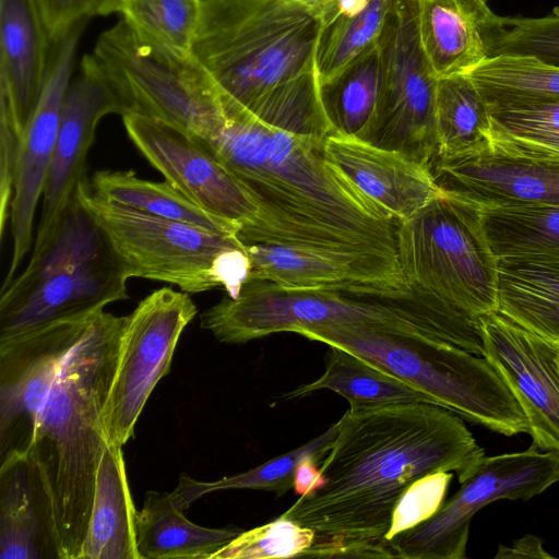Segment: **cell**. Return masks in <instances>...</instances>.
<instances>
[{
    "mask_svg": "<svg viewBox=\"0 0 559 559\" xmlns=\"http://www.w3.org/2000/svg\"><path fill=\"white\" fill-rule=\"evenodd\" d=\"M393 0H340L316 49L318 81L329 80L378 43Z\"/></svg>",
    "mask_w": 559,
    "mask_h": 559,
    "instance_id": "34",
    "label": "cell"
},
{
    "mask_svg": "<svg viewBox=\"0 0 559 559\" xmlns=\"http://www.w3.org/2000/svg\"><path fill=\"white\" fill-rule=\"evenodd\" d=\"M247 281L287 289L333 290L362 296H402L412 290L397 259L277 245H247ZM246 281V282H247Z\"/></svg>",
    "mask_w": 559,
    "mask_h": 559,
    "instance_id": "19",
    "label": "cell"
},
{
    "mask_svg": "<svg viewBox=\"0 0 559 559\" xmlns=\"http://www.w3.org/2000/svg\"><path fill=\"white\" fill-rule=\"evenodd\" d=\"M90 185L95 194L110 202L219 234L238 236V228L234 224L206 212L166 180L142 179L132 169L99 170L93 175Z\"/></svg>",
    "mask_w": 559,
    "mask_h": 559,
    "instance_id": "30",
    "label": "cell"
},
{
    "mask_svg": "<svg viewBox=\"0 0 559 559\" xmlns=\"http://www.w3.org/2000/svg\"><path fill=\"white\" fill-rule=\"evenodd\" d=\"M87 20L75 24L50 50L41 94L25 133L10 210L12 257L3 284L16 274L33 241L35 210L51 164L62 105L71 82L80 36Z\"/></svg>",
    "mask_w": 559,
    "mask_h": 559,
    "instance_id": "17",
    "label": "cell"
},
{
    "mask_svg": "<svg viewBox=\"0 0 559 559\" xmlns=\"http://www.w3.org/2000/svg\"><path fill=\"white\" fill-rule=\"evenodd\" d=\"M121 117L140 153L197 205L234 224L238 236L254 221L258 206L248 191L201 141L138 114Z\"/></svg>",
    "mask_w": 559,
    "mask_h": 559,
    "instance_id": "15",
    "label": "cell"
},
{
    "mask_svg": "<svg viewBox=\"0 0 559 559\" xmlns=\"http://www.w3.org/2000/svg\"><path fill=\"white\" fill-rule=\"evenodd\" d=\"M320 462L321 460L310 456L304 459L299 464L294 485V489L297 493H307L320 485L318 468Z\"/></svg>",
    "mask_w": 559,
    "mask_h": 559,
    "instance_id": "43",
    "label": "cell"
},
{
    "mask_svg": "<svg viewBox=\"0 0 559 559\" xmlns=\"http://www.w3.org/2000/svg\"><path fill=\"white\" fill-rule=\"evenodd\" d=\"M124 270L75 197L56 230L0 295V338L129 298Z\"/></svg>",
    "mask_w": 559,
    "mask_h": 559,
    "instance_id": "7",
    "label": "cell"
},
{
    "mask_svg": "<svg viewBox=\"0 0 559 559\" xmlns=\"http://www.w3.org/2000/svg\"><path fill=\"white\" fill-rule=\"evenodd\" d=\"M324 23L304 0H202L195 58L251 114L278 85L316 70Z\"/></svg>",
    "mask_w": 559,
    "mask_h": 559,
    "instance_id": "5",
    "label": "cell"
},
{
    "mask_svg": "<svg viewBox=\"0 0 559 559\" xmlns=\"http://www.w3.org/2000/svg\"><path fill=\"white\" fill-rule=\"evenodd\" d=\"M380 91L365 142L430 167L438 153L436 85L413 0H393L378 39Z\"/></svg>",
    "mask_w": 559,
    "mask_h": 559,
    "instance_id": "12",
    "label": "cell"
},
{
    "mask_svg": "<svg viewBox=\"0 0 559 559\" xmlns=\"http://www.w3.org/2000/svg\"><path fill=\"white\" fill-rule=\"evenodd\" d=\"M490 109L559 100V67L527 55H497L467 72Z\"/></svg>",
    "mask_w": 559,
    "mask_h": 559,
    "instance_id": "32",
    "label": "cell"
},
{
    "mask_svg": "<svg viewBox=\"0 0 559 559\" xmlns=\"http://www.w3.org/2000/svg\"><path fill=\"white\" fill-rule=\"evenodd\" d=\"M380 91L378 43L329 80L319 82V95L333 133L366 141ZM332 133V134H333Z\"/></svg>",
    "mask_w": 559,
    "mask_h": 559,
    "instance_id": "29",
    "label": "cell"
},
{
    "mask_svg": "<svg viewBox=\"0 0 559 559\" xmlns=\"http://www.w3.org/2000/svg\"><path fill=\"white\" fill-rule=\"evenodd\" d=\"M126 322L94 313L59 366L25 452L46 496L58 559H81Z\"/></svg>",
    "mask_w": 559,
    "mask_h": 559,
    "instance_id": "3",
    "label": "cell"
},
{
    "mask_svg": "<svg viewBox=\"0 0 559 559\" xmlns=\"http://www.w3.org/2000/svg\"><path fill=\"white\" fill-rule=\"evenodd\" d=\"M542 546V542L534 536H526L516 540L512 547L500 549L497 557H549Z\"/></svg>",
    "mask_w": 559,
    "mask_h": 559,
    "instance_id": "44",
    "label": "cell"
},
{
    "mask_svg": "<svg viewBox=\"0 0 559 559\" xmlns=\"http://www.w3.org/2000/svg\"><path fill=\"white\" fill-rule=\"evenodd\" d=\"M128 278L166 282L199 294L223 287L235 298L248 280L250 259L237 235L147 214L95 194L88 178L76 189Z\"/></svg>",
    "mask_w": 559,
    "mask_h": 559,
    "instance_id": "8",
    "label": "cell"
},
{
    "mask_svg": "<svg viewBox=\"0 0 559 559\" xmlns=\"http://www.w3.org/2000/svg\"><path fill=\"white\" fill-rule=\"evenodd\" d=\"M109 114L121 116V104L83 56L81 73L71 80L66 92L33 250L48 241L74 201L79 185L86 178V159L95 141L97 124Z\"/></svg>",
    "mask_w": 559,
    "mask_h": 559,
    "instance_id": "20",
    "label": "cell"
},
{
    "mask_svg": "<svg viewBox=\"0 0 559 559\" xmlns=\"http://www.w3.org/2000/svg\"><path fill=\"white\" fill-rule=\"evenodd\" d=\"M136 512L121 447L107 441L97 467L81 559H140Z\"/></svg>",
    "mask_w": 559,
    "mask_h": 559,
    "instance_id": "25",
    "label": "cell"
},
{
    "mask_svg": "<svg viewBox=\"0 0 559 559\" xmlns=\"http://www.w3.org/2000/svg\"><path fill=\"white\" fill-rule=\"evenodd\" d=\"M452 477L453 473L440 472L428 475L413 485L395 510L386 539L436 513L444 501Z\"/></svg>",
    "mask_w": 559,
    "mask_h": 559,
    "instance_id": "41",
    "label": "cell"
},
{
    "mask_svg": "<svg viewBox=\"0 0 559 559\" xmlns=\"http://www.w3.org/2000/svg\"><path fill=\"white\" fill-rule=\"evenodd\" d=\"M436 123V157L471 154L492 145L489 108L467 73L437 79Z\"/></svg>",
    "mask_w": 559,
    "mask_h": 559,
    "instance_id": "31",
    "label": "cell"
},
{
    "mask_svg": "<svg viewBox=\"0 0 559 559\" xmlns=\"http://www.w3.org/2000/svg\"><path fill=\"white\" fill-rule=\"evenodd\" d=\"M554 346H555V352H556V361H557V365L559 368V343H554Z\"/></svg>",
    "mask_w": 559,
    "mask_h": 559,
    "instance_id": "46",
    "label": "cell"
},
{
    "mask_svg": "<svg viewBox=\"0 0 559 559\" xmlns=\"http://www.w3.org/2000/svg\"><path fill=\"white\" fill-rule=\"evenodd\" d=\"M330 160L395 222L413 217L443 191L430 169L414 159L356 138H325Z\"/></svg>",
    "mask_w": 559,
    "mask_h": 559,
    "instance_id": "22",
    "label": "cell"
},
{
    "mask_svg": "<svg viewBox=\"0 0 559 559\" xmlns=\"http://www.w3.org/2000/svg\"><path fill=\"white\" fill-rule=\"evenodd\" d=\"M497 55H527L559 67V10L544 17H504Z\"/></svg>",
    "mask_w": 559,
    "mask_h": 559,
    "instance_id": "40",
    "label": "cell"
},
{
    "mask_svg": "<svg viewBox=\"0 0 559 559\" xmlns=\"http://www.w3.org/2000/svg\"><path fill=\"white\" fill-rule=\"evenodd\" d=\"M51 40L37 0H0V152L21 153L44 86Z\"/></svg>",
    "mask_w": 559,
    "mask_h": 559,
    "instance_id": "21",
    "label": "cell"
},
{
    "mask_svg": "<svg viewBox=\"0 0 559 559\" xmlns=\"http://www.w3.org/2000/svg\"><path fill=\"white\" fill-rule=\"evenodd\" d=\"M314 540V531L278 516L262 526L242 531L212 559L305 557L308 556Z\"/></svg>",
    "mask_w": 559,
    "mask_h": 559,
    "instance_id": "39",
    "label": "cell"
},
{
    "mask_svg": "<svg viewBox=\"0 0 559 559\" xmlns=\"http://www.w3.org/2000/svg\"><path fill=\"white\" fill-rule=\"evenodd\" d=\"M396 254L409 287L477 318L497 310L498 260L475 206L443 192L399 223Z\"/></svg>",
    "mask_w": 559,
    "mask_h": 559,
    "instance_id": "10",
    "label": "cell"
},
{
    "mask_svg": "<svg viewBox=\"0 0 559 559\" xmlns=\"http://www.w3.org/2000/svg\"><path fill=\"white\" fill-rule=\"evenodd\" d=\"M198 312L189 293L162 287L127 316L117 367L103 411L107 441L122 447L158 381L170 369L185 328Z\"/></svg>",
    "mask_w": 559,
    "mask_h": 559,
    "instance_id": "13",
    "label": "cell"
},
{
    "mask_svg": "<svg viewBox=\"0 0 559 559\" xmlns=\"http://www.w3.org/2000/svg\"><path fill=\"white\" fill-rule=\"evenodd\" d=\"M496 311L559 343V263L498 259Z\"/></svg>",
    "mask_w": 559,
    "mask_h": 559,
    "instance_id": "27",
    "label": "cell"
},
{
    "mask_svg": "<svg viewBox=\"0 0 559 559\" xmlns=\"http://www.w3.org/2000/svg\"><path fill=\"white\" fill-rule=\"evenodd\" d=\"M318 465L320 485L280 516L316 533L308 557L389 559L395 510L424 477L463 481L486 455L464 419L429 403L348 408Z\"/></svg>",
    "mask_w": 559,
    "mask_h": 559,
    "instance_id": "1",
    "label": "cell"
},
{
    "mask_svg": "<svg viewBox=\"0 0 559 559\" xmlns=\"http://www.w3.org/2000/svg\"><path fill=\"white\" fill-rule=\"evenodd\" d=\"M252 115L269 126L298 135L325 139L333 133L320 100L316 70L275 87Z\"/></svg>",
    "mask_w": 559,
    "mask_h": 559,
    "instance_id": "38",
    "label": "cell"
},
{
    "mask_svg": "<svg viewBox=\"0 0 559 559\" xmlns=\"http://www.w3.org/2000/svg\"><path fill=\"white\" fill-rule=\"evenodd\" d=\"M423 51L437 78L467 73L496 56L504 17L486 0H413Z\"/></svg>",
    "mask_w": 559,
    "mask_h": 559,
    "instance_id": "23",
    "label": "cell"
},
{
    "mask_svg": "<svg viewBox=\"0 0 559 559\" xmlns=\"http://www.w3.org/2000/svg\"><path fill=\"white\" fill-rule=\"evenodd\" d=\"M489 112L493 147L559 162V100L495 108Z\"/></svg>",
    "mask_w": 559,
    "mask_h": 559,
    "instance_id": "37",
    "label": "cell"
},
{
    "mask_svg": "<svg viewBox=\"0 0 559 559\" xmlns=\"http://www.w3.org/2000/svg\"><path fill=\"white\" fill-rule=\"evenodd\" d=\"M448 195L478 210L559 205V162L486 150L436 157L429 167Z\"/></svg>",
    "mask_w": 559,
    "mask_h": 559,
    "instance_id": "18",
    "label": "cell"
},
{
    "mask_svg": "<svg viewBox=\"0 0 559 559\" xmlns=\"http://www.w3.org/2000/svg\"><path fill=\"white\" fill-rule=\"evenodd\" d=\"M480 318L415 287L388 297L247 281L237 297L226 295L207 308L200 316V326L226 344L314 326H357L445 342L483 356Z\"/></svg>",
    "mask_w": 559,
    "mask_h": 559,
    "instance_id": "4",
    "label": "cell"
},
{
    "mask_svg": "<svg viewBox=\"0 0 559 559\" xmlns=\"http://www.w3.org/2000/svg\"><path fill=\"white\" fill-rule=\"evenodd\" d=\"M0 558L58 559L46 496L24 452L1 457Z\"/></svg>",
    "mask_w": 559,
    "mask_h": 559,
    "instance_id": "24",
    "label": "cell"
},
{
    "mask_svg": "<svg viewBox=\"0 0 559 559\" xmlns=\"http://www.w3.org/2000/svg\"><path fill=\"white\" fill-rule=\"evenodd\" d=\"M85 57L116 94L121 116L155 119L203 142L221 131L222 91L195 56L166 51L121 19L98 36Z\"/></svg>",
    "mask_w": 559,
    "mask_h": 559,
    "instance_id": "9",
    "label": "cell"
},
{
    "mask_svg": "<svg viewBox=\"0 0 559 559\" xmlns=\"http://www.w3.org/2000/svg\"><path fill=\"white\" fill-rule=\"evenodd\" d=\"M483 357L519 402L533 444L559 452V368L554 343L498 311L480 318Z\"/></svg>",
    "mask_w": 559,
    "mask_h": 559,
    "instance_id": "16",
    "label": "cell"
},
{
    "mask_svg": "<svg viewBox=\"0 0 559 559\" xmlns=\"http://www.w3.org/2000/svg\"><path fill=\"white\" fill-rule=\"evenodd\" d=\"M116 12L143 39L179 57H194L202 0H118Z\"/></svg>",
    "mask_w": 559,
    "mask_h": 559,
    "instance_id": "36",
    "label": "cell"
},
{
    "mask_svg": "<svg viewBox=\"0 0 559 559\" xmlns=\"http://www.w3.org/2000/svg\"><path fill=\"white\" fill-rule=\"evenodd\" d=\"M51 40H59L75 24L116 12L118 0H37Z\"/></svg>",
    "mask_w": 559,
    "mask_h": 559,
    "instance_id": "42",
    "label": "cell"
},
{
    "mask_svg": "<svg viewBox=\"0 0 559 559\" xmlns=\"http://www.w3.org/2000/svg\"><path fill=\"white\" fill-rule=\"evenodd\" d=\"M337 426L333 424L322 435L285 454L276 456L250 471L226 476L214 481H200L186 473L179 477L173 498L177 507L187 510L203 496L226 489H254L285 495L294 488L296 472L306 457L323 460L336 437Z\"/></svg>",
    "mask_w": 559,
    "mask_h": 559,
    "instance_id": "35",
    "label": "cell"
},
{
    "mask_svg": "<svg viewBox=\"0 0 559 559\" xmlns=\"http://www.w3.org/2000/svg\"><path fill=\"white\" fill-rule=\"evenodd\" d=\"M241 532L234 526L210 528L192 523L171 492L155 490L145 493L135 519L140 559H212Z\"/></svg>",
    "mask_w": 559,
    "mask_h": 559,
    "instance_id": "26",
    "label": "cell"
},
{
    "mask_svg": "<svg viewBox=\"0 0 559 559\" xmlns=\"http://www.w3.org/2000/svg\"><path fill=\"white\" fill-rule=\"evenodd\" d=\"M296 334L357 355L464 420L507 437L527 433L519 402L483 356L445 342L357 326L323 325Z\"/></svg>",
    "mask_w": 559,
    "mask_h": 559,
    "instance_id": "6",
    "label": "cell"
},
{
    "mask_svg": "<svg viewBox=\"0 0 559 559\" xmlns=\"http://www.w3.org/2000/svg\"><path fill=\"white\" fill-rule=\"evenodd\" d=\"M314 7L321 14L324 24L336 15V4L340 0H304Z\"/></svg>",
    "mask_w": 559,
    "mask_h": 559,
    "instance_id": "45",
    "label": "cell"
},
{
    "mask_svg": "<svg viewBox=\"0 0 559 559\" xmlns=\"http://www.w3.org/2000/svg\"><path fill=\"white\" fill-rule=\"evenodd\" d=\"M479 212L484 234L497 260L559 263V205Z\"/></svg>",
    "mask_w": 559,
    "mask_h": 559,
    "instance_id": "33",
    "label": "cell"
},
{
    "mask_svg": "<svg viewBox=\"0 0 559 559\" xmlns=\"http://www.w3.org/2000/svg\"><path fill=\"white\" fill-rule=\"evenodd\" d=\"M96 311L0 338L1 457L26 452L59 366Z\"/></svg>",
    "mask_w": 559,
    "mask_h": 559,
    "instance_id": "14",
    "label": "cell"
},
{
    "mask_svg": "<svg viewBox=\"0 0 559 559\" xmlns=\"http://www.w3.org/2000/svg\"><path fill=\"white\" fill-rule=\"evenodd\" d=\"M224 124L203 142L258 206L245 245L397 259L395 222L329 158L325 139L269 126L222 92Z\"/></svg>",
    "mask_w": 559,
    "mask_h": 559,
    "instance_id": "2",
    "label": "cell"
},
{
    "mask_svg": "<svg viewBox=\"0 0 559 559\" xmlns=\"http://www.w3.org/2000/svg\"><path fill=\"white\" fill-rule=\"evenodd\" d=\"M559 483V452L528 449L485 455L431 516L389 539L390 558L463 559L471 522L498 500H530Z\"/></svg>",
    "mask_w": 559,
    "mask_h": 559,
    "instance_id": "11",
    "label": "cell"
},
{
    "mask_svg": "<svg viewBox=\"0 0 559 559\" xmlns=\"http://www.w3.org/2000/svg\"><path fill=\"white\" fill-rule=\"evenodd\" d=\"M325 370L314 381L297 386L282 396L289 401L302 399L320 390H330L345 397L349 408L379 407L401 403L435 401L419 389L388 373L347 350L329 346Z\"/></svg>",
    "mask_w": 559,
    "mask_h": 559,
    "instance_id": "28",
    "label": "cell"
}]
</instances>
